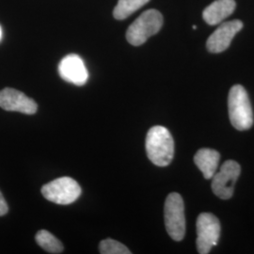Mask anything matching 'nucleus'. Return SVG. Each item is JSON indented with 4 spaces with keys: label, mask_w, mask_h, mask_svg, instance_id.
Here are the masks:
<instances>
[{
    "label": "nucleus",
    "mask_w": 254,
    "mask_h": 254,
    "mask_svg": "<svg viewBox=\"0 0 254 254\" xmlns=\"http://www.w3.org/2000/svg\"><path fill=\"white\" fill-rule=\"evenodd\" d=\"M42 194L49 201L67 205L79 198L81 188L74 179L65 176L47 183L42 188Z\"/></svg>",
    "instance_id": "39448f33"
},
{
    "label": "nucleus",
    "mask_w": 254,
    "mask_h": 254,
    "mask_svg": "<svg viewBox=\"0 0 254 254\" xmlns=\"http://www.w3.org/2000/svg\"><path fill=\"white\" fill-rule=\"evenodd\" d=\"M242 28L243 23L240 20H233L221 24L209 37L206 43L207 50L214 54L225 51L231 45L234 37Z\"/></svg>",
    "instance_id": "6e6552de"
},
{
    "label": "nucleus",
    "mask_w": 254,
    "mask_h": 254,
    "mask_svg": "<svg viewBox=\"0 0 254 254\" xmlns=\"http://www.w3.org/2000/svg\"><path fill=\"white\" fill-rule=\"evenodd\" d=\"M164 218L166 230L175 241H181L186 235L185 204L181 195L173 192L165 201Z\"/></svg>",
    "instance_id": "20e7f679"
},
{
    "label": "nucleus",
    "mask_w": 254,
    "mask_h": 254,
    "mask_svg": "<svg viewBox=\"0 0 254 254\" xmlns=\"http://www.w3.org/2000/svg\"><path fill=\"white\" fill-rule=\"evenodd\" d=\"M37 244L49 254H62L64 252L63 243L46 230L39 231L35 236Z\"/></svg>",
    "instance_id": "ddd939ff"
},
{
    "label": "nucleus",
    "mask_w": 254,
    "mask_h": 254,
    "mask_svg": "<svg viewBox=\"0 0 254 254\" xmlns=\"http://www.w3.org/2000/svg\"><path fill=\"white\" fill-rule=\"evenodd\" d=\"M9 211V207H8V203L7 201L4 199L2 193L0 192V217L4 216L8 213Z\"/></svg>",
    "instance_id": "dca6fc26"
},
{
    "label": "nucleus",
    "mask_w": 254,
    "mask_h": 254,
    "mask_svg": "<svg viewBox=\"0 0 254 254\" xmlns=\"http://www.w3.org/2000/svg\"><path fill=\"white\" fill-rule=\"evenodd\" d=\"M219 159L220 154L218 151L208 148L200 149L194 156V162L205 179H212L214 174L217 173Z\"/></svg>",
    "instance_id": "f8f14e48"
},
{
    "label": "nucleus",
    "mask_w": 254,
    "mask_h": 254,
    "mask_svg": "<svg viewBox=\"0 0 254 254\" xmlns=\"http://www.w3.org/2000/svg\"><path fill=\"white\" fill-rule=\"evenodd\" d=\"M148 158L158 167L172 163L174 155V141L170 131L163 127H152L146 136Z\"/></svg>",
    "instance_id": "f257e3e1"
},
{
    "label": "nucleus",
    "mask_w": 254,
    "mask_h": 254,
    "mask_svg": "<svg viewBox=\"0 0 254 254\" xmlns=\"http://www.w3.org/2000/svg\"><path fill=\"white\" fill-rule=\"evenodd\" d=\"M193 29H196V28H197V27H196V26H193Z\"/></svg>",
    "instance_id": "a211bd4d"
},
{
    "label": "nucleus",
    "mask_w": 254,
    "mask_h": 254,
    "mask_svg": "<svg viewBox=\"0 0 254 254\" xmlns=\"http://www.w3.org/2000/svg\"><path fill=\"white\" fill-rule=\"evenodd\" d=\"M235 0H216L202 12V18L210 25L215 26L229 17L236 9Z\"/></svg>",
    "instance_id": "9b49d317"
},
{
    "label": "nucleus",
    "mask_w": 254,
    "mask_h": 254,
    "mask_svg": "<svg viewBox=\"0 0 254 254\" xmlns=\"http://www.w3.org/2000/svg\"><path fill=\"white\" fill-rule=\"evenodd\" d=\"M0 108L7 111H17L32 115L36 113L38 106L35 101L27 97L22 91L6 88L0 91Z\"/></svg>",
    "instance_id": "1a4fd4ad"
},
{
    "label": "nucleus",
    "mask_w": 254,
    "mask_h": 254,
    "mask_svg": "<svg viewBox=\"0 0 254 254\" xmlns=\"http://www.w3.org/2000/svg\"><path fill=\"white\" fill-rule=\"evenodd\" d=\"M99 252L102 254H130L131 252L127 246L114 239H105L101 241Z\"/></svg>",
    "instance_id": "2eb2a0df"
},
{
    "label": "nucleus",
    "mask_w": 254,
    "mask_h": 254,
    "mask_svg": "<svg viewBox=\"0 0 254 254\" xmlns=\"http://www.w3.org/2000/svg\"><path fill=\"white\" fill-rule=\"evenodd\" d=\"M197 250L200 254H207L218 244L220 236L218 218L211 213H201L197 218Z\"/></svg>",
    "instance_id": "423d86ee"
},
{
    "label": "nucleus",
    "mask_w": 254,
    "mask_h": 254,
    "mask_svg": "<svg viewBox=\"0 0 254 254\" xmlns=\"http://www.w3.org/2000/svg\"><path fill=\"white\" fill-rule=\"evenodd\" d=\"M59 73L65 81L83 86L89 78V73L78 55H67L59 64Z\"/></svg>",
    "instance_id": "9d476101"
},
{
    "label": "nucleus",
    "mask_w": 254,
    "mask_h": 254,
    "mask_svg": "<svg viewBox=\"0 0 254 254\" xmlns=\"http://www.w3.org/2000/svg\"><path fill=\"white\" fill-rule=\"evenodd\" d=\"M241 173L240 165L235 160H227L222 164L218 173L212 177V190L222 200L232 198L236 181Z\"/></svg>",
    "instance_id": "0eeeda50"
},
{
    "label": "nucleus",
    "mask_w": 254,
    "mask_h": 254,
    "mask_svg": "<svg viewBox=\"0 0 254 254\" xmlns=\"http://www.w3.org/2000/svg\"><path fill=\"white\" fill-rule=\"evenodd\" d=\"M230 121L237 130H248L254 125V112L245 88L235 85L231 88L228 97Z\"/></svg>",
    "instance_id": "f03ea898"
},
{
    "label": "nucleus",
    "mask_w": 254,
    "mask_h": 254,
    "mask_svg": "<svg viewBox=\"0 0 254 254\" xmlns=\"http://www.w3.org/2000/svg\"><path fill=\"white\" fill-rule=\"evenodd\" d=\"M2 35H3V33H2V28L0 27V41H1V39H2Z\"/></svg>",
    "instance_id": "f3484780"
},
{
    "label": "nucleus",
    "mask_w": 254,
    "mask_h": 254,
    "mask_svg": "<svg viewBox=\"0 0 254 254\" xmlns=\"http://www.w3.org/2000/svg\"><path fill=\"white\" fill-rule=\"evenodd\" d=\"M150 0H119L113 15L117 20H124L143 7Z\"/></svg>",
    "instance_id": "4468645a"
},
{
    "label": "nucleus",
    "mask_w": 254,
    "mask_h": 254,
    "mask_svg": "<svg viewBox=\"0 0 254 254\" xmlns=\"http://www.w3.org/2000/svg\"><path fill=\"white\" fill-rule=\"evenodd\" d=\"M163 26V16L156 9H148L128 27L127 39L130 45L139 46L143 45L151 36L159 32Z\"/></svg>",
    "instance_id": "7ed1b4c3"
}]
</instances>
